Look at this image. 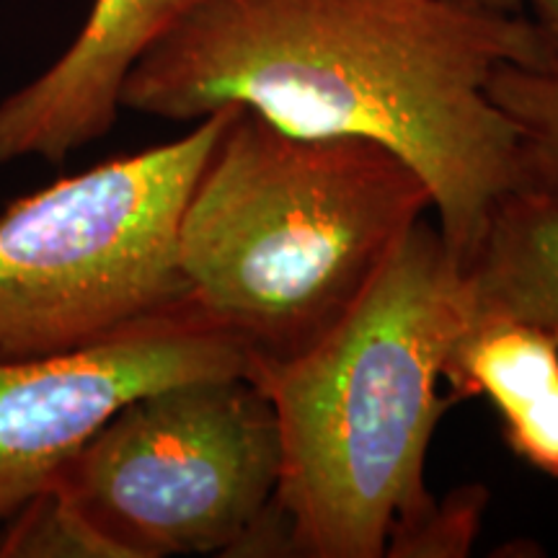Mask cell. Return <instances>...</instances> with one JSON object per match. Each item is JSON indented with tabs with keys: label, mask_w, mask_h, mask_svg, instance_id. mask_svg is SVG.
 <instances>
[{
	"label": "cell",
	"mask_w": 558,
	"mask_h": 558,
	"mask_svg": "<svg viewBox=\"0 0 558 558\" xmlns=\"http://www.w3.org/2000/svg\"><path fill=\"white\" fill-rule=\"evenodd\" d=\"M429 209V184L388 145L235 107L181 215L179 267L254 362H282L354 308Z\"/></svg>",
	"instance_id": "cell-3"
},
{
	"label": "cell",
	"mask_w": 558,
	"mask_h": 558,
	"mask_svg": "<svg viewBox=\"0 0 558 558\" xmlns=\"http://www.w3.org/2000/svg\"><path fill=\"white\" fill-rule=\"evenodd\" d=\"M469 3L488 5V9H501V11H522L520 0H469Z\"/></svg>",
	"instance_id": "cell-13"
},
{
	"label": "cell",
	"mask_w": 558,
	"mask_h": 558,
	"mask_svg": "<svg viewBox=\"0 0 558 558\" xmlns=\"http://www.w3.org/2000/svg\"><path fill=\"white\" fill-rule=\"evenodd\" d=\"M463 277L476 308L507 313L558 341V194L501 197Z\"/></svg>",
	"instance_id": "cell-9"
},
{
	"label": "cell",
	"mask_w": 558,
	"mask_h": 558,
	"mask_svg": "<svg viewBox=\"0 0 558 558\" xmlns=\"http://www.w3.org/2000/svg\"><path fill=\"white\" fill-rule=\"evenodd\" d=\"M445 399H486L522 463L558 481V341L507 313L471 303L445 354Z\"/></svg>",
	"instance_id": "cell-8"
},
{
	"label": "cell",
	"mask_w": 558,
	"mask_h": 558,
	"mask_svg": "<svg viewBox=\"0 0 558 558\" xmlns=\"http://www.w3.org/2000/svg\"><path fill=\"white\" fill-rule=\"evenodd\" d=\"M0 558H117L60 488H45L5 520Z\"/></svg>",
	"instance_id": "cell-11"
},
{
	"label": "cell",
	"mask_w": 558,
	"mask_h": 558,
	"mask_svg": "<svg viewBox=\"0 0 558 558\" xmlns=\"http://www.w3.org/2000/svg\"><path fill=\"white\" fill-rule=\"evenodd\" d=\"M222 107L184 137L104 160L0 213V354L75 349L192 295L179 226Z\"/></svg>",
	"instance_id": "cell-4"
},
{
	"label": "cell",
	"mask_w": 558,
	"mask_h": 558,
	"mask_svg": "<svg viewBox=\"0 0 558 558\" xmlns=\"http://www.w3.org/2000/svg\"><path fill=\"white\" fill-rule=\"evenodd\" d=\"M533 26V54L505 62L488 99L518 132L520 186L558 194V0H520Z\"/></svg>",
	"instance_id": "cell-10"
},
{
	"label": "cell",
	"mask_w": 558,
	"mask_h": 558,
	"mask_svg": "<svg viewBox=\"0 0 558 558\" xmlns=\"http://www.w3.org/2000/svg\"><path fill=\"white\" fill-rule=\"evenodd\" d=\"M486 509L484 486H463L448 499L435 501V507L388 543L386 556H418V558H456L469 556L481 530Z\"/></svg>",
	"instance_id": "cell-12"
},
{
	"label": "cell",
	"mask_w": 558,
	"mask_h": 558,
	"mask_svg": "<svg viewBox=\"0 0 558 558\" xmlns=\"http://www.w3.org/2000/svg\"><path fill=\"white\" fill-rule=\"evenodd\" d=\"M530 54L525 13L469 0H202L140 54L120 107L171 122L246 107L298 135L388 145L429 184L465 269L522 179L488 81Z\"/></svg>",
	"instance_id": "cell-1"
},
{
	"label": "cell",
	"mask_w": 558,
	"mask_h": 558,
	"mask_svg": "<svg viewBox=\"0 0 558 558\" xmlns=\"http://www.w3.org/2000/svg\"><path fill=\"white\" fill-rule=\"evenodd\" d=\"M469 308L463 267L422 218L326 337L251 365L279 427L282 554L383 558L435 507L424 463L450 407L445 354Z\"/></svg>",
	"instance_id": "cell-2"
},
{
	"label": "cell",
	"mask_w": 558,
	"mask_h": 558,
	"mask_svg": "<svg viewBox=\"0 0 558 558\" xmlns=\"http://www.w3.org/2000/svg\"><path fill=\"white\" fill-rule=\"evenodd\" d=\"M251 362L194 295L65 352L0 354V525L128 403L179 383L248 375Z\"/></svg>",
	"instance_id": "cell-6"
},
{
	"label": "cell",
	"mask_w": 558,
	"mask_h": 558,
	"mask_svg": "<svg viewBox=\"0 0 558 558\" xmlns=\"http://www.w3.org/2000/svg\"><path fill=\"white\" fill-rule=\"evenodd\" d=\"M202 0H94L68 50L0 101V163H65L120 114L122 83L140 54Z\"/></svg>",
	"instance_id": "cell-7"
},
{
	"label": "cell",
	"mask_w": 558,
	"mask_h": 558,
	"mask_svg": "<svg viewBox=\"0 0 558 558\" xmlns=\"http://www.w3.org/2000/svg\"><path fill=\"white\" fill-rule=\"evenodd\" d=\"M279 427L248 375L153 390L62 465L54 488L117 558L277 548Z\"/></svg>",
	"instance_id": "cell-5"
}]
</instances>
